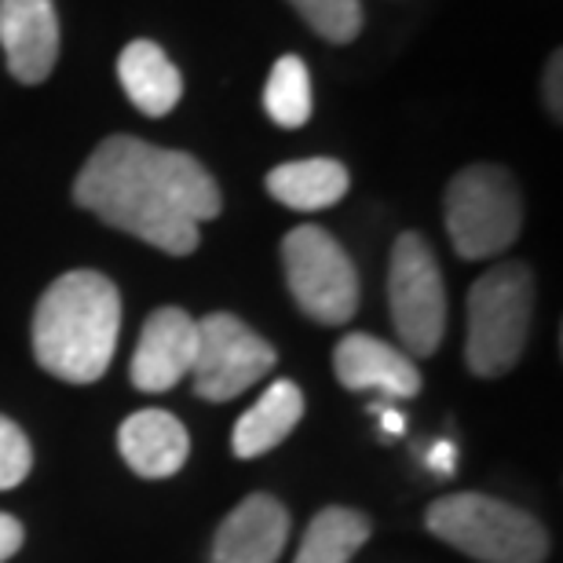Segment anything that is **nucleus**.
Listing matches in <instances>:
<instances>
[{"label": "nucleus", "instance_id": "nucleus-18", "mask_svg": "<svg viewBox=\"0 0 563 563\" xmlns=\"http://www.w3.org/2000/svg\"><path fill=\"white\" fill-rule=\"evenodd\" d=\"M267 118L282 129H300L311 118V74L300 55H282L264 88Z\"/></svg>", "mask_w": 563, "mask_h": 563}, {"label": "nucleus", "instance_id": "nucleus-15", "mask_svg": "<svg viewBox=\"0 0 563 563\" xmlns=\"http://www.w3.org/2000/svg\"><path fill=\"white\" fill-rule=\"evenodd\" d=\"M347 187H352V176L333 157H303V162H286L267 173L272 198L297 212L330 209L347 195Z\"/></svg>", "mask_w": 563, "mask_h": 563}, {"label": "nucleus", "instance_id": "nucleus-17", "mask_svg": "<svg viewBox=\"0 0 563 563\" xmlns=\"http://www.w3.org/2000/svg\"><path fill=\"white\" fill-rule=\"evenodd\" d=\"M369 516L347 505H330L308 523L300 553L292 563H347L369 538Z\"/></svg>", "mask_w": 563, "mask_h": 563}, {"label": "nucleus", "instance_id": "nucleus-10", "mask_svg": "<svg viewBox=\"0 0 563 563\" xmlns=\"http://www.w3.org/2000/svg\"><path fill=\"white\" fill-rule=\"evenodd\" d=\"M0 48L22 85H41L59 59V15L52 0H0Z\"/></svg>", "mask_w": 563, "mask_h": 563}, {"label": "nucleus", "instance_id": "nucleus-19", "mask_svg": "<svg viewBox=\"0 0 563 563\" xmlns=\"http://www.w3.org/2000/svg\"><path fill=\"white\" fill-rule=\"evenodd\" d=\"M289 4L330 44H352L363 30V4L358 0H289Z\"/></svg>", "mask_w": 563, "mask_h": 563}, {"label": "nucleus", "instance_id": "nucleus-4", "mask_svg": "<svg viewBox=\"0 0 563 563\" xmlns=\"http://www.w3.org/2000/svg\"><path fill=\"white\" fill-rule=\"evenodd\" d=\"M534 314V275L527 264H498L468 289L465 358L476 377H501L520 363Z\"/></svg>", "mask_w": 563, "mask_h": 563}, {"label": "nucleus", "instance_id": "nucleus-1", "mask_svg": "<svg viewBox=\"0 0 563 563\" xmlns=\"http://www.w3.org/2000/svg\"><path fill=\"white\" fill-rule=\"evenodd\" d=\"M77 206L168 256L198 250V228L223 209L217 179L184 151L110 136L74 179Z\"/></svg>", "mask_w": 563, "mask_h": 563}, {"label": "nucleus", "instance_id": "nucleus-21", "mask_svg": "<svg viewBox=\"0 0 563 563\" xmlns=\"http://www.w3.org/2000/svg\"><path fill=\"white\" fill-rule=\"evenodd\" d=\"M545 107L553 110V118L560 121L563 114V55L553 52L545 66Z\"/></svg>", "mask_w": 563, "mask_h": 563}, {"label": "nucleus", "instance_id": "nucleus-5", "mask_svg": "<svg viewBox=\"0 0 563 563\" xmlns=\"http://www.w3.org/2000/svg\"><path fill=\"white\" fill-rule=\"evenodd\" d=\"M523 201L501 165H468L446 187V231L465 261H490L520 239Z\"/></svg>", "mask_w": 563, "mask_h": 563}, {"label": "nucleus", "instance_id": "nucleus-16", "mask_svg": "<svg viewBox=\"0 0 563 563\" xmlns=\"http://www.w3.org/2000/svg\"><path fill=\"white\" fill-rule=\"evenodd\" d=\"M303 418V396L292 380H275L272 388L256 399L234 424L231 446L239 457H261L267 450H275L286 439L297 421Z\"/></svg>", "mask_w": 563, "mask_h": 563}, {"label": "nucleus", "instance_id": "nucleus-8", "mask_svg": "<svg viewBox=\"0 0 563 563\" xmlns=\"http://www.w3.org/2000/svg\"><path fill=\"white\" fill-rule=\"evenodd\" d=\"M275 358V347L239 314L212 311L198 322V355L190 366L195 391L209 402L239 399L245 388L272 374Z\"/></svg>", "mask_w": 563, "mask_h": 563}, {"label": "nucleus", "instance_id": "nucleus-14", "mask_svg": "<svg viewBox=\"0 0 563 563\" xmlns=\"http://www.w3.org/2000/svg\"><path fill=\"white\" fill-rule=\"evenodd\" d=\"M118 77L132 107L143 110L146 118H165L184 96V77L154 41H132L118 59Z\"/></svg>", "mask_w": 563, "mask_h": 563}, {"label": "nucleus", "instance_id": "nucleus-6", "mask_svg": "<svg viewBox=\"0 0 563 563\" xmlns=\"http://www.w3.org/2000/svg\"><path fill=\"white\" fill-rule=\"evenodd\" d=\"M282 264L292 300L308 319L344 325L358 311V272L330 231L303 223L282 239Z\"/></svg>", "mask_w": 563, "mask_h": 563}, {"label": "nucleus", "instance_id": "nucleus-9", "mask_svg": "<svg viewBox=\"0 0 563 563\" xmlns=\"http://www.w3.org/2000/svg\"><path fill=\"white\" fill-rule=\"evenodd\" d=\"M198 355V322L184 308H157L143 322L136 355H132V385L140 391H168L190 374Z\"/></svg>", "mask_w": 563, "mask_h": 563}, {"label": "nucleus", "instance_id": "nucleus-3", "mask_svg": "<svg viewBox=\"0 0 563 563\" xmlns=\"http://www.w3.org/2000/svg\"><path fill=\"white\" fill-rule=\"evenodd\" d=\"M424 523L439 542L479 563H542L549 556L545 527L490 494H443L428 505Z\"/></svg>", "mask_w": 563, "mask_h": 563}, {"label": "nucleus", "instance_id": "nucleus-7", "mask_svg": "<svg viewBox=\"0 0 563 563\" xmlns=\"http://www.w3.org/2000/svg\"><path fill=\"white\" fill-rule=\"evenodd\" d=\"M391 322L407 355L428 358L443 344L446 330V289L439 275V261L418 231H402L391 245L388 272Z\"/></svg>", "mask_w": 563, "mask_h": 563}, {"label": "nucleus", "instance_id": "nucleus-11", "mask_svg": "<svg viewBox=\"0 0 563 563\" xmlns=\"http://www.w3.org/2000/svg\"><path fill=\"white\" fill-rule=\"evenodd\" d=\"M333 374L352 391H380L391 399H413L421 391V369L413 358L369 333H347L336 344Z\"/></svg>", "mask_w": 563, "mask_h": 563}, {"label": "nucleus", "instance_id": "nucleus-23", "mask_svg": "<svg viewBox=\"0 0 563 563\" xmlns=\"http://www.w3.org/2000/svg\"><path fill=\"white\" fill-rule=\"evenodd\" d=\"M428 465H432L439 476H450L454 472V465H457V450H454V443H435L432 450H428Z\"/></svg>", "mask_w": 563, "mask_h": 563}, {"label": "nucleus", "instance_id": "nucleus-20", "mask_svg": "<svg viewBox=\"0 0 563 563\" xmlns=\"http://www.w3.org/2000/svg\"><path fill=\"white\" fill-rule=\"evenodd\" d=\"M30 465H33V450L26 432L0 413V490L19 487L30 476Z\"/></svg>", "mask_w": 563, "mask_h": 563}, {"label": "nucleus", "instance_id": "nucleus-22", "mask_svg": "<svg viewBox=\"0 0 563 563\" xmlns=\"http://www.w3.org/2000/svg\"><path fill=\"white\" fill-rule=\"evenodd\" d=\"M22 538H26V531H22V523L15 520V516L0 512V563L11 560L22 549Z\"/></svg>", "mask_w": 563, "mask_h": 563}, {"label": "nucleus", "instance_id": "nucleus-12", "mask_svg": "<svg viewBox=\"0 0 563 563\" xmlns=\"http://www.w3.org/2000/svg\"><path fill=\"white\" fill-rule=\"evenodd\" d=\"M289 538V512L272 494H250L212 542V563H278Z\"/></svg>", "mask_w": 563, "mask_h": 563}, {"label": "nucleus", "instance_id": "nucleus-2", "mask_svg": "<svg viewBox=\"0 0 563 563\" xmlns=\"http://www.w3.org/2000/svg\"><path fill=\"white\" fill-rule=\"evenodd\" d=\"M121 330V292L99 272L55 278L33 311V355L66 385H92L107 374Z\"/></svg>", "mask_w": 563, "mask_h": 563}, {"label": "nucleus", "instance_id": "nucleus-24", "mask_svg": "<svg viewBox=\"0 0 563 563\" xmlns=\"http://www.w3.org/2000/svg\"><path fill=\"white\" fill-rule=\"evenodd\" d=\"M377 418H380V428H385L388 435H402V432H407V418H402L399 410L377 407Z\"/></svg>", "mask_w": 563, "mask_h": 563}, {"label": "nucleus", "instance_id": "nucleus-13", "mask_svg": "<svg viewBox=\"0 0 563 563\" xmlns=\"http://www.w3.org/2000/svg\"><path fill=\"white\" fill-rule=\"evenodd\" d=\"M121 457L143 479H168L187 465L190 435L168 410H140L118 432Z\"/></svg>", "mask_w": 563, "mask_h": 563}]
</instances>
